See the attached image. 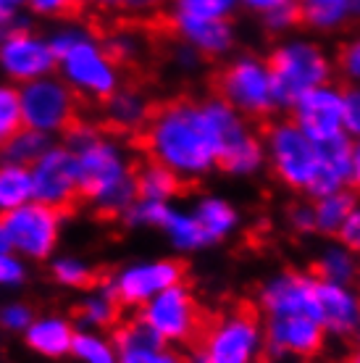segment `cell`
Instances as JSON below:
<instances>
[{"label":"cell","instance_id":"22","mask_svg":"<svg viewBox=\"0 0 360 363\" xmlns=\"http://www.w3.org/2000/svg\"><path fill=\"white\" fill-rule=\"evenodd\" d=\"M77 332L79 327L69 316L45 313L29 324V329L24 332V342L29 350H35L43 358H66V355H72Z\"/></svg>","mask_w":360,"mask_h":363},{"label":"cell","instance_id":"13","mask_svg":"<svg viewBox=\"0 0 360 363\" xmlns=\"http://www.w3.org/2000/svg\"><path fill=\"white\" fill-rule=\"evenodd\" d=\"M266 327V350L274 361H313L326 350L329 335L313 313L263 318Z\"/></svg>","mask_w":360,"mask_h":363},{"label":"cell","instance_id":"20","mask_svg":"<svg viewBox=\"0 0 360 363\" xmlns=\"http://www.w3.org/2000/svg\"><path fill=\"white\" fill-rule=\"evenodd\" d=\"M174 37L203 58H229L237 48L235 21H169Z\"/></svg>","mask_w":360,"mask_h":363},{"label":"cell","instance_id":"52","mask_svg":"<svg viewBox=\"0 0 360 363\" xmlns=\"http://www.w3.org/2000/svg\"><path fill=\"white\" fill-rule=\"evenodd\" d=\"M355 284H358V290H360V274H358V281H355Z\"/></svg>","mask_w":360,"mask_h":363},{"label":"cell","instance_id":"24","mask_svg":"<svg viewBox=\"0 0 360 363\" xmlns=\"http://www.w3.org/2000/svg\"><path fill=\"white\" fill-rule=\"evenodd\" d=\"M298 16L313 35H337L360 13L358 0H298Z\"/></svg>","mask_w":360,"mask_h":363},{"label":"cell","instance_id":"30","mask_svg":"<svg viewBox=\"0 0 360 363\" xmlns=\"http://www.w3.org/2000/svg\"><path fill=\"white\" fill-rule=\"evenodd\" d=\"M184 182L166 166L155 164V161H145L137 166V195L147 200H161V203H171L179 195Z\"/></svg>","mask_w":360,"mask_h":363},{"label":"cell","instance_id":"39","mask_svg":"<svg viewBox=\"0 0 360 363\" xmlns=\"http://www.w3.org/2000/svg\"><path fill=\"white\" fill-rule=\"evenodd\" d=\"M337 72L347 84H360V35H352L337 53Z\"/></svg>","mask_w":360,"mask_h":363},{"label":"cell","instance_id":"17","mask_svg":"<svg viewBox=\"0 0 360 363\" xmlns=\"http://www.w3.org/2000/svg\"><path fill=\"white\" fill-rule=\"evenodd\" d=\"M355 195L350 190L329 192L318 198H300L284 213V224L298 237H324L334 240L350 213Z\"/></svg>","mask_w":360,"mask_h":363},{"label":"cell","instance_id":"2","mask_svg":"<svg viewBox=\"0 0 360 363\" xmlns=\"http://www.w3.org/2000/svg\"><path fill=\"white\" fill-rule=\"evenodd\" d=\"M271 177L284 190L300 198H318L329 192L350 190L352 140L318 143L292 121L274 118L263 129Z\"/></svg>","mask_w":360,"mask_h":363},{"label":"cell","instance_id":"40","mask_svg":"<svg viewBox=\"0 0 360 363\" xmlns=\"http://www.w3.org/2000/svg\"><path fill=\"white\" fill-rule=\"evenodd\" d=\"M35 318V311L29 308L27 303H9V306L0 308V327L9 329V332L24 335Z\"/></svg>","mask_w":360,"mask_h":363},{"label":"cell","instance_id":"42","mask_svg":"<svg viewBox=\"0 0 360 363\" xmlns=\"http://www.w3.org/2000/svg\"><path fill=\"white\" fill-rule=\"evenodd\" d=\"M77 9L74 0H24V11L37 18H63Z\"/></svg>","mask_w":360,"mask_h":363},{"label":"cell","instance_id":"34","mask_svg":"<svg viewBox=\"0 0 360 363\" xmlns=\"http://www.w3.org/2000/svg\"><path fill=\"white\" fill-rule=\"evenodd\" d=\"M50 274L61 287H72V290H90L98 281L95 269L79 255H55L50 264Z\"/></svg>","mask_w":360,"mask_h":363},{"label":"cell","instance_id":"19","mask_svg":"<svg viewBox=\"0 0 360 363\" xmlns=\"http://www.w3.org/2000/svg\"><path fill=\"white\" fill-rule=\"evenodd\" d=\"M155 113L153 100L147 92L135 84H121L106 103H103V124L121 137H140Z\"/></svg>","mask_w":360,"mask_h":363},{"label":"cell","instance_id":"35","mask_svg":"<svg viewBox=\"0 0 360 363\" xmlns=\"http://www.w3.org/2000/svg\"><path fill=\"white\" fill-rule=\"evenodd\" d=\"M174 203H161V200H147L137 198L129 208L124 211V216L118 218L124 227L129 229H161L169 211Z\"/></svg>","mask_w":360,"mask_h":363},{"label":"cell","instance_id":"26","mask_svg":"<svg viewBox=\"0 0 360 363\" xmlns=\"http://www.w3.org/2000/svg\"><path fill=\"white\" fill-rule=\"evenodd\" d=\"M313 274L321 281L355 284L360 274V255L344 245L342 240H326L313 255Z\"/></svg>","mask_w":360,"mask_h":363},{"label":"cell","instance_id":"47","mask_svg":"<svg viewBox=\"0 0 360 363\" xmlns=\"http://www.w3.org/2000/svg\"><path fill=\"white\" fill-rule=\"evenodd\" d=\"M27 18L21 0H0V27H16Z\"/></svg>","mask_w":360,"mask_h":363},{"label":"cell","instance_id":"44","mask_svg":"<svg viewBox=\"0 0 360 363\" xmlns=\"http://www.w3.org/2000/svg\"><path fill=\"white\" fill-rule=\"evenodd\" d=\"M337 240H342L344 245L360 255V195H355V203H352V208L347 213V218H344Z\"/></svg>","mask_w":360,"mask_h":363},{"label":"cell","instance_id":"18","mask_svg":"<svg viewBox=\"0 0 360 363\" xmlns=\"http://www.w3.org/2000/svg\"><path fill=\"white\" fill-rule=\"evenodd\" d=\"M315 316L324 324L329 340L352 342L360 335V290L358 284L321 281Z\"/></svg>","mask_w":360,"mask_h":363},{"label":"cell","instance_id":"7","mask_svg":"<svg viewBox=\"0 0 360 363\" xmlns=\"http://www.w3.org/2000/svg\"><path fill=\"white\" fill-rule=\"evenodd\" d=\"M216 95H221L247 121L269 118L281 108L269 58L255 53L229 55L216 77Z\"/></svg>","mask_w":360,"mask_h":363},{"label":"cell","instance_id":"46","mask_svg":"<svg viewBox=\"0 0 360 363\" xmlns=\"http://www.w3.org/2000/svg\"><path fill=\"white\" fill-rule=\"evenodd\" d=\"M171 58H174V66H176V69H181V72H195V69L206 61V58H203L195 48L184 45V43H176V45H174Z\"/></svg>","mask_w":360,"mask_h":363},{"label":"cell","instance_id":"23","mask_svg":"<svg viewBox=\"0 0 360 363\" xmlns=\"http://www.w3.org/2000/svg\"><path fill=\"white\" fill-rule=\"evenodd\" d=\"M189 208L198 216L200 227L206 232L210 247L232 240L240 232V227H242V213H240V208L229 198H224V195L206 192Z\"/></svg>","mask_w":360,"mask_h":363},{"label":"cell","instance_id":"5","mask_svg":"<svg viewBox=\"0 0 360 363\" xmlns=\"http://www.w3.org/2000/svg\"><path fill=\"white\" fill-rule=\"evenodd\" d=\"M266 58L274 72L281 108H292L308 92L332 84L337 74V58L321 40L310 35L281 37Z\"/></svg>","mask_w":360,"mask_h":363},{"label":"cell","instance_id":"45","mask_svg":"<svg viewBox=\"0 0 360 363\" xmlns=\"http://www.w3.org/2000/svg\"><path fill=\"white\" fill-rule=\"evenodd\" d=\"M295 6H298V0H240V9L258 16L261 21L271 13H276V11L295 9Z\"/></svg>","mask_w":360,"mask_h":363},{"label":"cell","instance_id":"53","mask_svg":"<svg viewBox=\"0 0 360 363\" xmlns=\"http://www.w3.org/2000/svg\"><path fill=\"white\" fill-rule=\"evenodd\" d=\"M358 13H360V0H358Z\"/></svg>","mask_w":360,"mask_h":363},{"label":"cell","instance_id":"15","mask_svg":"<svg viewBox=\"0 0 360 363\" xmlns=\"http://www.w3.org/2000/svg\"><path fill=\"white\" fill-rule=\"evenodd\" d=\"M111 281H113L124 308L140 311L147 300H153L163 290L184 281V269L176 258H147V261L126 264L124 269H118L111 277Z\"/></svg>","mask_w":360,"mask_h":363},{"label":"cell","instance_id":"25","mask_svg":"<svg viewBox=\"0 0 360 363\" xmlns=\"http://www.w3.org/2000/svg\"><path fill=\"white\" fill-rule=\"evenodd\" d=\"M266 169H269L266 143H263L261 132H255V127L242 132L221 155V172H226L235 179H252Z\"/></svg>","mask_w":360,"mask_h":363},{"label":"cell","instance_id":"14","mask_svg":"<svg viewBox=\"0 0 360 363\" xmlns=\"http://www.w3.org/2000/svg\"><path fill=\"white\" fill-rule=\"evenodd\" d=\"M32 182H35V200L53 208L66 211L81 198L77 155L58 140L32 166Z\"/></svg>","mask_w":360,"mask_h":363},{"label":"cell","instance_id":"50","mask_svg":"<svg viewBox=\"0 0 360 363\" xmlns=\"http://www.w3.org/2000/svg\"><path fill=\"white\" fill-rule=\"evenodd\" d=\"M77 3V9H100L103 6V0H74Z\"/></svg>","mask_w":360,"mask_h":363},{"label":"cell","instance_id":"36","mask_svg":"<svg viewBox=\"0 0 360 363\" xmlns=\"http://www.w3.org/2000/svg\"><path fill=\"white\" fill-rule=\"evenodd\" d=\"M24 127L21 118V95H18V84L0 79V147Z\"/></svg>","mask_w":360,"mask_h":363},{"label":"cell","instance_id":"10","mask_svg":"<svg viewBox=\"0 0 360 363\" xmlns=\"http://www.w3.org/2000/svg\"><path fill=\"white\" fill-rule=\"evenodd\" d=\"M11 250L24 261H47L55 255L63 229V211L32 200L3 216Z\"/></svg>","mask_w":360,"mask_h":363},{"label":"cell","instance_id":"9","mask_svg":"<svg viewBox=\"0 0 360 363\" xmlns=\"http://www.w3.org/2000/svg\"><path fill=\"white\" fill-rule=\"evenodd\" d=\"M137 316L142 318L166 345L179 347V350L195 345L206 327L200 300L187 281H179L169 290H163L161 295H155L153 300H147L142 308L137 311Z\"/></svg>","mask_w":360,"mask_h":363},{"label":"cell","instance_id":"27","mask_svg":"<svg viewBox=\"0 0 360 363\" xmlns=\"http://www.w3.org/2000/svg\"><path fill=\"white\" fill-rule=\"evenodd\" d=\"M161 232L166 235L169 245H171L176 253L189 255V253H200V250L210 247L206 232H203V227H200L198 216L192 213V208L171 206L169 216H166V221H163Z\"/></svg>","mask_w":360,"mask_h":363},{"label":"cell","instance_id":"16","mask_svg":"<svg viewBox=\"0 0 360 363\" xmlns=\"http://www.w3.org/2000/svg\"><path fill=\"white\" fill-rule=\"evenodd\" d=\"M289 118L305 135H310L313 140L324 143V145L337 143V140H347V129H344V87L332 82L308 92L305 98H300L289 108Z\"/></svg>","mask_w":360,"mask_h":363},{"label":"cell","instance_id":"11","mask_svg":"<svg viewBox=\"0 0 360 363\" xmlns=\"http://www.w3.org/2000/svg\"><path fill=\"white\" fill-rule=\"evenodd\" d=\"M55 69H58V58L50 45V37L32 29L29 18L16 24L0 43V74L3 79L18 87L32 79L55 74Z\"/></svg>","mask_w":360,"mask_h":363},{"label":"cell","instance_id":"12","mask_svg":"<svg viewBox=\"0 0 360 363\" xmlns=\"http://www.w3.org/2000/svg\"><path fill=\"white\" fill-rule=\"evenodd\" d=\"M321 279L305 269H279L269 274L255 290V308L263 318L292 316V313H313L318 303ZM318 318V316H315Z\"/></svg>","mask_w":360,"mask_h":363},{"label":"cell","instance_id":"6","mask_svg":"<svg viewBox=\"0 0 360 363\" xmlns=\"http://www.w3.org/2000/svg\"><path fill=\"white\" fill-rule=\"evenodd\" d=\"M203 363H263L266 327L258 308H229L206 321L192 347Z\"/></svg>","mask_w":360,"mask_h":363},{"label":"cell","instance_id":"41","mask_svg":"<svg viewBox=\"0 0 360 363\" xmlns=\"http://www.w3.org/2000/svg\"><path fill=\"white\" fill-rule=\"evenodd\" d=\"M24 279H27L24 258H18L9 247H0V287H18Z\"/></svg>","mask_w":360,"mask_h":363},{"label":"cell","instance_id":"37","mask_svg":"<svg viewBox=\"0 0 360 363\" xmlns=\"http://www.w3.org/2000/svg\"><path fill=\"white\" fill-rule=\"evenodd\" d=\"M118 363H187V355L181 353L179 347H171L166 342H153V345L121 350Z\"/></svg>","mask_w":360,"mask_h":363},{"label":"cell","instance_id":"3","mask_svg":"<svg viewBox=\"0 0 360 363\" xmlns=\"http://www.w3.org/2000/svg\"><path fill=\"white\" fill-rule=\"evenodd\" d=\"M61 143L77 155L81 200L95 213L121 218L137 195V161L129 140L111 132L106 124L77 121Z\"/></svg>","mask_w":360,"mask_h":363},{"label":"cell","instance_id":"28","mask_svg":"<svg viewBox=\"0 0 360 363\" xmlns=\"http://www.w3.org/2000/svg\"><path fill=\"white\" fill-rule=\"evenodd\" d=\"M35 200V182L29 166L0 161V216Z\"/></svg>","mask_w":360,"mask_h":363},{"label":"cell","instance_id":"49","mask_svg":"<svg viewBox=\"0 0 360 363\" xmlns=\"http://www.w3.org/2000/svg\"><path fill=\"white\" fill-rule=\"evenodd\" d=\"M342 363H360V335L350 342V347H347V353H344Z\"/></svg>","mask_w":360,"mask_h":363},{"label":"cell","instance_id":"48","mask_svg":"<svg viewBox=\"0 0 360 363\" xmlns=\"http://www.w3.org/2000/svg\"><path fill=\"white\" fill-rule=\"evenodd\" d=\"M350 187L360 195V140H352V174Z\"/></svg>","mask_w":360,"mask_h":363},{"label":"cell","instance_id":"43","mask_svg":"<svg viewBox=\"0 0 360 363\" xmlns=\"http://www.w3.org/2000/svg\"><path fill=\"white\" fill-rule=\"evenodd\" d=\"M344 129L350 140H360V84L344 87Z\"/></svg>","mask_w":360,"mask_h":363},{"label":"cell","instance_id":"1","mask_svg":"<svg viewBox=\"0 0 360 363\" xmlns=\"http://www.w3.org/2000/svg\"><path fill=\"white\" fill-rule=\"evenodd\" d=\"M252 121L221 95L179 98L158 106L140 135L145 155L171 169L184 184L200 182L221 169V155Z\"/></svg>","mask_w":360,"mask_h":363},{"label":"cell","instance_id":"33","mask_svg":"<svg viewBox=\"0 0 360 363\" xmlns=\"http://www.w3.org/2000/svg\"><path fill=\"white\" fill-rule=\"evenodd\" d=\"M103 43L108 48V53L116 58L118 66H132L137 64L140 58L147 50V40L137 27H116L111 29L108 35H103Z\"/></svg>","mask_w":360,"mask_h":363},{"label":"cell","instance_id":"54","mask_svg":"<svg viewBox=\"0 0 360 363\" xmlns=\"http://www.w3.org/2000/svg\"><path fill=\"white\" fill-rule=\"evenodd\" d=\"M21 3H24V0H21Z\"/></svg>","mask_w":360,"mask_h":363},{"label":"cell","instance_id":"31","mask_svg":"<svg viewBox=\"0 0 360 363\" xmlns=\"http://www.w3.org/2000/svg\"><path fill=\"white\" fill-rule=\"evenodd\" d=\"M53 143H55L53 137L43 135V132H35V129H29V127H21L6 145L0 147V161L29 166V169H32V166L45 155V150L53 145Z\"/></svg>","mask_w":360,"mask_h":363},{"label":"cell","instance_id":"38","mask_svg":"<svg viewBox=\"0 0 360 363\" xmlns=\"http://www.w3.org/2000/svg\"><path fill=\"white\" fill-rule=\"evenodd\" d=\"M171 0H103V11H111L124 18H153L166 13Z\"/></svg>","mask_w":360,"mask_h":363},{"label":"cell","instance_id":"8","mask_svg":"<svg viewBox=\"0 0 360 363\" xmlns=\"http://www.w3.org/2000/svg\"><path fill=\"white\" fill-rule=\"evenodd\" d=\"M21 118L24 127L43 132L47 137H63L79 121L81 98L63 82L58 74H47L40 79L21 84Z\"/></svg>","mask_w":360,"mask_h":363},{"label":"cell","instance_id":"4","mask_svg":"<svg viewBox=\"0 0 360 363\" xmlns=\"http://www.w3.org/2000/svg\"><path fill=\"white\" fill-rule=\"evenodd\" d=\"M47 37L58 58L55 74L81 100L103 106L124 84L121 66L92 27L81 21H63Z\"/></svg>","mask_w":360,"mask_h":363},{"label":"cell","instance_id":"21","mask_svg":"<svg viewBox=\"0 0 360 363\" xmlns=\"http://www.w3.org/2000/svg\"><path fill=\"white\" fill-rule=\"evenodd\" d=\"M121 318H124V303L118 300V292L111 277L95 281L77 306V321L81 329L113 332Z\"/></svg>","mask_w":360,"mask_h":363},{"label":"cell","instance_id":"32","mask_svg":"<svg viewBox=\"0 0 360 363\" xmlns=\"http://www.w3.org/2000/svg\"><path fill=\"white\" fill-rule=\"evenodd\" d=\"M72 355L79 363H118V350L108 332L81 329L74 337Z\"/></svg>","mask_w":360,"mask_h":363},{"label":"cell","instance_id":"29","mask_svg":"<svg viewBox=\"0 0 360 363\" xmlns=\"http://www.w3.org/2000/svg\"><path fill=\"white\" fill-rule=\"evenodd\" d=\"M240 0H171L166 21H235Z\"/></svg>","mask_w":360,"mask_h":363},{"label":"cell","instance_id":"51","mask_svg":"<svg viewBox=\"0 0 360 363\" xmlns=\"http://www.w3.org/2000/svg\"><path fill=\"white\" fill-rule=\"evenodd\" d=\"M0 247H9V250H11L9 237H6V224H3V216H0Z\"/></svg>","mask_w":360,"mask_h":363}]
</instances>
